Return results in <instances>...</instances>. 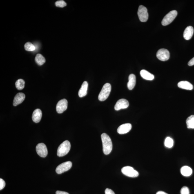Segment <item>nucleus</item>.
Segmentation results:
<instances>
[{
    "label": "nucleus",
    "instance_id": "nucleus-1",
    "mask_svg": "<svg viewBox=\"0 0 194 194\" xmlns=\"http://www.w3.org/2000/svg\"><path fill=\"white\" fill-rule=\"evenodd\" d=\"M101 139L103 143V153L105 155H109L111 153L113 148L111 139L106 133H103L101 135Z\"/></svg>",
    "mask_w": 194,
    "mask_h": 194
},
{
    "label": "nucleus",
    "instance_id": "nucleus-2",
    "mask_svg": "<svg viewBox=\"0 0 194 194\" xmlns=\"http://www.w3.org/2000/svg\"><path fill=\"white\" fill-rule=\"evenodd\" d=\"M71 145L69 141H65L61 144L58 148L57 154L59 157H62L67 154L70 151Z\"/></svg>",
    "mask_w": 194,
    "mask_h": 194
},
{
    "label": "nucleus",
    "instance_id": "nucleus-3",
    "mask_svg": "<svg viewBox=\"0 0 194 194\" xmlns=\"http://www.w3.org/2000/svg\"><path fill=\"white\" fill-rule=\"evenodd\" d=\"M111 85L109 83H106L104 85L98 96L100 101H104L108 98L111 92Z\"/></svg>",
    "mask_w": 194,
    "mask_h": 194
},
{
    "label": "nucleus",
    "instance_id": "nucleus-4",
    "mask_svg": "<svg viewBox=\"0 0 194 194\" xmlns=\"http://www.w3.org/2000/svg\"><path fill=\"white\" fill-rule=\"evenodd\" d=\"M178 12L176 10L171 11L166 14L163 18L162 22V25L163 26H167L169 25L175 19L177 15Z\"/></svg>",
    "mask_w": 194,
    "mask_h": 194
},
{
    "label": "nucleus",
    "instance_id": "nucleus-5",
    "mask_svg": "<svg viewBox=\"0 0 194 194\" xmlns=\"http://www.w3.org/2000/svg\"><path fill=\"white\" fill-rule=\"evenodd\" d=\"M137 14L139 20L141 22H146L148 21V14L147 9L146 7L142 5H140L139 7Z\"/></svg>",
    "mask_w": 194,
    "mask_h": 194
},
{
    "label": "nucleus",
    "instance_id": "nucleus-6",
    "mask_svg": "<svg viewBox=\"0 0 194 194\" xmlns=\"http://www.w3.org/2000/svg\"><path fill=\"white\" fill-rule=\"evenodd\" d=\"M121 171L123 175L128 177L136 178L139 175V172L131 166H124L122 168Z\"/></svg>",
    "mask_w": 194,
    "mask_h": 194
},
{
    "label": "nucleus",
    "instance_id": "nucleus-7",
    "mask_svg": "<svg viewBox=\"0 0 194 194\" xmlns=\"http://www.w3.org/2000/svg\"><path fill=\"white\" fill-rule=\"evenodd\" d=\"M72 166V163L70 161L63 163L57 167L56 172L58 174H62L64 172L68 171Z\"/></svg>",
    "mask_w": 194,
    "mask_h": 194
},
{
    "label": "nucleus",
    "instance_id": "nucleus-8",
    "mask_svg": "<svg viewBox=\"0 0 194 194\" xmlns=\"http://www.w3.org/2000/svg\"><path fill=\"white\" fill-rule=\"evenodd\" d=\"M157 56L158 59L162 61H168L170 58L169 52L165 49H161L158 51Z\"/></svg>",
    "mask_w": 194,
    "mask_h": 194
},
{
    "label": "nucleus",
    "instance_id": "nucleus-9",
    "mask_svg": "<svg viewBox=\"0 0 194 194\" xmlns=\"http://www.w3.org/2000/svg\"><path fill=\"white\" fill-rule=\"evenodd\" d=\"M36 151L37 154L42 157H46L48 155V149L45 145L43 143H40L36 146Z\"/></svg>",
    "mask_w": 194,
    "mask_h": 194
},
{
    "label": "nucleus",
    "instance_id": "nucleus-10",
    "mask_svg": "<svg viewBox=\"0 0 194 194\" xmlns=\"http://www.w3.org/2000/svg\"><path fill=\"white\" fill-rule=\"evenodd\" d=\"M68 107V101L66 99H63L58 103L56 106V110L58 113L61 114L67 110Z\"/></svg>",
    "mask_w": 194,
    "mask_h": 194
},
{
    "label": "nucleus",
    "instance_id": "nucleus-11",
    "mask_svg": "<svg viewBox=\"0 0 194 194\" xmlns=\"http://www.w3.org/2000/svg\"><path fill=\"white\" fill-rule=\"evenodd\" d=\"M129 106L128 100L125 99H121L117 101L115 106V110L118 111L121 109H125L128 107Z\"/></svg>",
    "mask_w": 194,
    "mask_h": 194
},
{
    "label": "nucleus",
    "instance_id": "nucleus-12",
    "mask_svg": "<svg viewBox=\"0 0 194 194\" xmlns=\"http://www.w3.org/2000/svg\"><path fill=\"white\" fill-rule=\"evenodd\" d=\"M132 127V125L130 123H126L121 125L118 128V133L121 135L127 133L131 130Z\"/></svg>",
    "mask_w": 194,
    "mask_h": 194
},
{
    "label": "nucleus",
    "instance_id": "nucleus-13",
    "mask_svg": "<svg viewBox=\"0 0 194 194\" xmlns=\"http://www.w3.org/2000/svg\"><path fill=\"white\" fill-rule=\"evenodd\" d=\"M25 95L23 93H19L15 96L14 99L13 105L14 106H17L21 104L25 100Z\"/></svg>",
    "mask_w": 194,
    "mask_h": 194
},
{
    "label": "nucleus",
    "instance_id": "nucleus-14",
    "mask_svg": "<svg viewBox=\"0 0 194 194\" xmlns=\"http://www.w3.org/2000/svg\"><path fill=\"white\" fill-rule=\"evenodd\" d=\"M42 117V113L41 110L39 109H37L34 110L32 114V119L35 123H39L41 121Z\"/></svg>",
    "mask_w": 194,
    "mask_h": 194
},
{
    "label": "nucleus",
    "instance_id": "nucleus-15",
    "mask_svg": "<svg viewBox=\"0 0 194 194\" xmlns=\"http://www.w3.org/2000/svg\"><path fill=\"white\" fill-rule=\"evenodd\" d=\"M194 29L193 27L189 26L187 27L184 33V37L186 40L191 39L193 35Z\"/></svg>",
    "mask_w": 194,
    "mask_h": 194
},
{
    "label": "nucleus",
    "instance_id": "nucleus-16",
    "mask_svg": "<svg viewBox=\"0 0 194 194\" xmlns=\"http://www.w3.org/2000/svg\"><path fill=\"white\" fill-rule=\"evenodd\" d=\"M178 86L179 88L187 90H191L193 89V85L187 81L179 82Z\"/></svg>",
    "mask_w": 194,
    "mask_h": 194
},
{
    "label": "nucleus",
    "instance_id": "nucleus-17",
    "mask_svg": "<svg viewBox=\"0 0 194 194\" xmlns=\"http://www.w3.org/2000/svg\"><path fill=\"white\" fill-rule=\"evenodd\" d=\"M88 82L87 81H84L79 91V97H82L86 96L87 91H88Z\"/></svg>",
    "mask_w": 194,
    "mask_h": 194
},
{
    "label": "nucleus",
    "instance_id": "nucleus-18",
    "mask_svg": "<svg viewBox=\"0 0 194 194\" xmlns=\"http://www.w3.org/2000/svg\"><path fill=\"white\" fill-rule=\"evenodd\" d=\"M127 83L128 88L130 90H132L135 87L136 83V77L133 74H130L128 78Z\"/></svg>",
    "mask_w": 194,
    "mask_h": 194
},
{
    "label": "nucleus",
    "instance_id": "nucleus-19",
    "mask_svg": "<svg viewBox=\"0 0 194 194\" xmlns=\"http://www.w3.org/2000/svg\"><path fill=\"white\" fill-rule=\"evenodd\" d=\"M141 76L143 79L147 80H153L154 79V76L146 70H143L140 72Z\"/></svg>",
    "mask_w": 194,
    "mask_h": 194
},
{
    "label": "nucleus",
    "instance_id": "nucleus-20",
    "mask_svg": "<svg viewBox=\"0 0 194 194\" xmlns=\"http://www.w3.org/2000/svg\"><path fill=\"white\" fill-rule=\"evenodd\" d=\"M181 173L185 177H189L193 173V170L190 167L187 166H183L181 169Z\"/></svg>",
    "mask_w": 194,
    "mask_h": 194
},
{
    "label": "nucleus",
    "instance_id": "nucleus-21",
    "mask_svg": "<svg viewBox=\"0 0 194 194\" xmlns=\"http://www.w3.org/2000/svg\"><path fill=\"white\" fill-rule=\"evenodd\" d=\"M186 124L188 128L194 129V115H192L186 120Z\"/></svg>",
    "mask_w": 194,
    "mask_h": 194
},
{
    "label": "nucleus",
    "instance_id": "nucleus-22",
    "mask_svg": "<svg viewBox=\"0 0 194 194\" xmlns=\"http://www.w3.org/2000/svg\"><path fill=\"white\" fill-rule=\"evenodd\" d=\"M36 63L39 66H41L45 62V58L41 54H37L35 58Z\"/></svg>",
    "mask_w": 194,
    "mask_h": 194
},
{
    "label": "nucleus",
    "instance_id": "nucleus-23",
    "mask_svg": "<svg viewBox=\"0 0 194 194\" xmlns=\"http://www.w3.org/2000/svg\"><path fill=\"white\" fill-rule=\"evenodd\" d=\"M16 87L18 90H22L25 88V82L23 79H19L16 81Z\"/></svg>",
    "mask_w": 194,
    "mask_h": 194
},
{
    "label": "nucleus",
    "instance_id": "nucleus-24",
    "mask_svg": "<svg viewBox=\"0 0 194 194\" xmlns=\"http://www.w3.org/2000/svg\"><path fill=\"white\" fill-rule=\"evenodd\" d=\"M164 144L167 148H170L173 147L174 144L173 139L170 137H166L165 139Z\"/></svg>",
    "mask_w": 194,
    "mask_h": 194
},
{
    "label": "nucleus",
    "instance_id": "nucleus-25",
    "mask_svg": "<svg viewBox=\"0 0 194 194\" xmlns=\"http://www.w3.org/2000/svg\"><path fill=\"white\" fill-rule=\"evenodd\" d=\"M25 48L27 51H33L36 49V47L34 45L30 42H28L25 45Z\"/></svg>",
    "mask_w": 194,
    "mask_h": 194
},
{
    "label": "nucleus",
    "instance_id": "nucleus-26",
    "mask_svg": "<svg viewBox=\"0 0 194 194\" xmlns=\"http://www.w3.org/2000/svg\"><path fill=\"white\" fill-rule=\"evenodd\" d=\"M55 5L56 6L61 8H63V7H66L67 5V4L66 2L64 1H56L55 3Z\"/></svg>",
    "mask_w": 194,
    "mask_h": 194
},
{
    "label": "nucleus",
    "instance_id": "nucleus-27",
    "mask_svg": "<svg viewBox=\"0 0 194 194\" xmlns=\"http://www.w3.org/2000/svg\"><path fill=\"white\" fill-rule=\"evenodd\" d=\"M181 194H190L189 188L187 187H184L181 190Z\"/></svg>",
    "mask_w": 194,
    "mask_h": 194
},
{
    "label": "nucleus",
    "instance_id": "nucleus-28",
    "mask_svg": "<svg viewBox=\"0 0 194 194\" xmlns=\"http://www.w3.org/2000/svg\"><path fill=\"white\" fill-rule=\"evenodd\" d=\"M5 181L1 178L0 179V190H1L5 187Z\"/></svg>",
    "mask_w": 194,
    "mask_h": 194
},
{
    "label": "nucleus",
    "instance_id": "nucleus-29",
    "mask_svg": "<svg viewBox=\"0 0 194 194\" xmlns=\"http://www.w3.org/2000/svg\"><path fill=\"white\" fill-rule=\"evenodd\" d=\"M105 194H115L113 191L109 188H106L105 190Z\"/></svg>",
    "mask_w": 194,
    "mask_h": 194
},
{
    "label": "nucleus",
    "instance_id": "nucleus-30",
    "mask_svg": "<svg viewBox=\"0 0 194 194\" xmlns=\"http://www.w3.org/2000/svg\"><path fill=\"white\" fill-rule=\"evenodd\" d=\"M188 65L190 66H193L194 65V57L188 62Z\"/></svg>",
    "mask_w": 194,
    "mask_h": 194
},
{
    "label": "nucleus",
    "instance_id": "nucleus-31",
    "mask_svg": "<svg viewBox=\"0 0 194 194\" xmlns=\"http://www.w3.org/2000/svg\"><path fill=\"white\" fill-rule=\"evenodd\" d=\"M56 194H69L66 192L58 191L56 192Z\"/></svg>",
    "mask_w": 194,
    "mask_h": 194
},
{
    "label": "nucleus",
    "instance_id": "nucleus-32",
    "mask_svg": "<svg viewBox=\"0 0 194 194\" xmlns=\"http://www.w3.org/2000/svg\"><path fill=\"white\" fill-rule=\"evenodd\" d=\"M156 194H168L165 193V192H163L162 191H160L157 192V193H156Z\"/></svg>",
    "mask_w": 194,
    "mask_h": 194
}]
</instances>
